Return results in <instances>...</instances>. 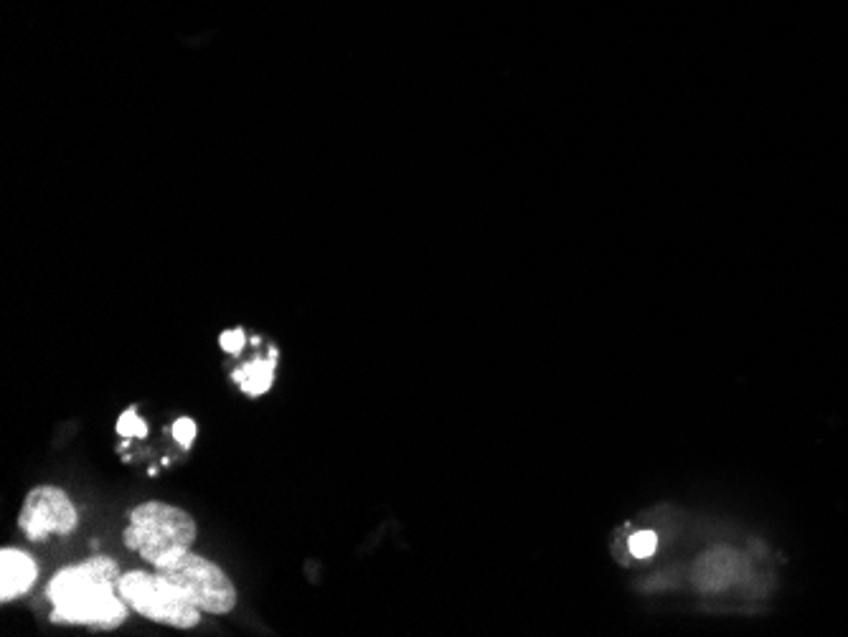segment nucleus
I'll use <instances>...</instances> for the list:
<instances>
[{"mask_svg":"<svg viewBox=\"0 0 848 637\" xmlns=\"http://www.w3.org/2000/svg\"><path fill=\"white\" fill-rule=\"evenodd\" d=\"M656 546L658 536L656 531H650V528H643V531H635L628 536V554L633 556V559H648V556H653Z\"/></svg>","mask_w":848,"mask_h":637,"instance_id":"obj_8","label":"nucleus"},{"mask_svg":"<svg viewBox=\"0 0 848 637\" xmlns=\"http://www.w3.org/2000/svg\"><path fill=\"white\" fill-rule=\"evenodd\" d=\"M272 379H275V351H272L270 358H265V361H259L257 358V361L247 363V366H242L239 371H234V381H237L239 389L247 396L265 394L272 386Z\"/></svg>","mask_w":848,"mask_h":637,"instance_id":"obj_7","label":"nucleus"},{"mask_svg":"<svg viewBox=\"0 0 848 637\" xmlns=\"http://www.w3.org/2000/svg\"><path fill=\"white\" fill-rule=\"evenodd\" d=\"M155 572L176 584L201 612L226 615L237 607V589H234L232 579L226 577L219 566L211 564L204 556L193 554V551H183V554L163 561L160 566H155Z\"/></svg>","mask_w":848,"mask_h":637,"instance_id":"obj_4","label":"nucleus"},{"mask_svg":"<svg viewBox=\"0 0 848 637\" xmlns=\"http://www.w3.org/2000/svg\"><path fill=\"white\" fill-rule=\"evenodd\" d=\"M196 533H199L196 521L183 508L150 500L130 513L125 546L143 556L148 564L160 566L163 561L191 549Z\"/></svg>","mask_w":848,"mask_h":637,"instance_id":"obj_2","label":"nucleus"},{"mask_svg":"<svg viewBox=\"0 0 848 637\" xmlns=\"http://www.w3.org/2000/svg\"><path fill=\"white\" fill-rule=\"evenodd\" d=\"M120 566L110 556H92L82 564L56 572L46 594L54 602V622L110 630L125 622L127 602L120 589Z\"/></svg>","mask_w":848,"mask_h":637,"instance_id":"obj_1","label":"nucleus"},{"mask_svg":"<svg viewBox=\"0 0 848 637\" xmlns=\"http://www.w3.org/2000/svg\"><path fill=\"white\" fill-rule=\"evenodd\" d=\"M122 599L148 620L188 630L201 622V610L158 572H127L120 577Z\"/></svg>","mask_w":848,"mask_h":637,"instance_id":"obj_3","label":"nucleus"},{"mask_svg":"<svg viewBox=\"0 0 848 637\" xmlns=\"http://www.w3.org/2000/svg\"><path fill=\"white\" fill-rule=\"evenodd\" d=\"M117 432L122 437H145L148 434V424L138 417L135 409H127L120 419H117Z\"/></svg>","mask_w":848,"mask_h":637,"instance_id":"obj_9","label":"nucleus"},{"mask_svg":"<svg viewBox=\"0 0 848 637\" xmlns=\"http://www.w3.org/2000/svg\"><path fill=\"white\" fill-rule=\"evenodd\" d=\"M39 566L28 554L18 549L0 551V599L11 602L34 587Z\"/></svg>","mask_w":848,"mask_h":637,"instance_id":"obj_6","label":"nucleus"},{"mask_svg":"<svg viewBox=\"0 0 848 637\" xmlns=\"http://www.w3.org/2000/svg\"><path fill=\"white\" fill-rule=\"evenodd\" d=\"M196 432H199V427H196V422L188 417H181L176 424H173V437H176V442L181 447H191L193 440H196Z\"/></svg>","mask_w":848,"mask_h":637,"instance_id":"obj_10","label":"nucleus"},{"mask_svg":"<svg viewBox=\"0 0 848 637\" xmlns=\"http://www.w3.org/2000/svg\"><path fill=\"white\" fill-rule=\"evenodd\" d=\"M219 343L226 353H242V348H244L242 328H234V330H226V333H221Z\"/></svg>","mask_w":848,"mask_h":637,"instance_id":"obj_11","label":"nucleus"},{"mask_svg":"<svg viewBox=\"0 0 848 637\" xmlns=\"http://www.w3.org/2000/svg\"><path fill=\"white\" fill-rule=\"evenodd\" d=\"M79 513L69 495L56 485H41L26 495L18 516V526L31 541H44L49 536H67L77 528Z\"/></svg>","mask_w":848,"mask_h":637,"instance_id":"obj_5","label":"nucleus"}]
</instances>
